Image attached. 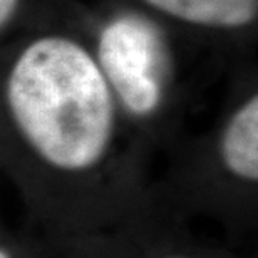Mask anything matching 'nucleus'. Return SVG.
<instances>
[{"label":"nucleus","instance_id":"obj_1","mask_svg":"<svg viewBox=\"0 0 258 258\" xmlns=\"http://www.w3.org/2000/svg\"><path fill=\"white\" fill-rule=\"evenodd\" d=\"M71 12L0 49V166L39 186L126 181L144 154Z\"/></svg>","mask_w":258,"mask_h":258},{"label":"nucleus","instance_id":"obj_4","mask_svg":"<svg viewBox=\"0 0 258 258\" xmlns=\"http://www.w3.org/2000/svg\"><path fill=\"white\" fill-rule=\"evenodd\" d=\"M77 0H0V49L15 39L64 19Z\"/></svg>","mask_w":258,"mask_h":258},{"label":"nucleus","instance_id":"obj_5","mask_svg":"<svg viewBox=\"0 0 258 258\" xmlns=\"http://www.w3.org/2000/svg\"><path fill=\"white\" fill-rule=\"evenodd\" d=\"M156 258H193V256H189L186 253H163V255H158Z\"/></svg>","mask_w":258,"mask_h":258},{"label":"nucleus","instance_id":"obj_2","mask_svg":"<svg viewBox=\"0 0 258 258\" xmlns=\"http://www.w3.org/2000/svg\"><path fill=\"white\" fill-rule=\"evenodd\" d=\"M71 17L143 154L176 143L196 89L228 72L203 42L129 0H77Z\"/></svg>","mask_w":258,"mask_h":258},{"label":"nucleus","instance_id":"obj_3","mask_svg":"<svg viewBox=\"0 0 258 258\" xmlns=\"http://www.w3.org/2000/svg\"><path fill=\"white\" fill-rule=\"evenodd\" d=\"M193 35L225 60L228 71L256 59L258 0H129Z\"/></svg>","mask_w":258,"mask_h":258},{"label":"nucleus","instance_id":"obj_6","mask_svg":"<svg viewBox=\"0 0 258 258\" xmlns=\"http://www.w3.org/2000/svg\"><path fill=\"white\" fill-rule=\"evenodd\" d=\"M0 258H12V255H10L9 251H5V250L0 248Z\"/></svg>","mask_w":258,"mask_h":258}]
</instances>
